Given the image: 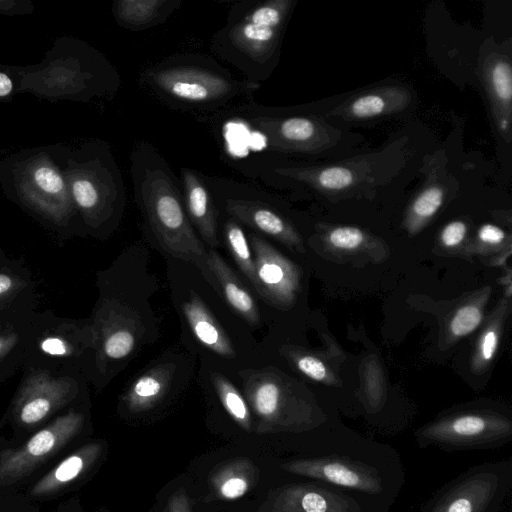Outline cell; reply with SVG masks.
<instances>
[{
    "mask_svg": "<svg viewBox=\"0 0 512 512\" xmlns=\"http://www.w3.org/2000/svg\"><path fill=\"white\" fill-rule=\"evenodd\" d=\"M281 468L389 505L404 483L398 453L389 445L361 439L324 441L313 454L287 460Z\"/></svg>",
    "mask_w": 512,
    "mask_h": 512,
    "instance_id": "cell-1",
    "label": "cell"
},
{
    "mask_svg": "<svg viewBox=\"0 0 512 512\" xmlns=\"http://www.w3.org/2000/svg\"><path fill=\"white\" fill-rule=\"evenodd\" d=\"M131 175L136 201L161 247L175 258L195 264L215 286L208 252L192 228L166 160L151 144L140 142L132 152Z\"/></svg>",
    "mask_w": 512,
    "mask_h": 512,
    "instance_id": "cell-2",
    "label": "cell"
},
{
    "mask_svg": "<svg viewBox=\"0 0 512 512\" xmlns=\"http://www.w3.org/2000/svg\"><path fill=\"white\" fill-rule=\"evenodd\" d=\"M141 84L161 102L189 112H222L252 97L259 84L236 79L199 54L170 56L142 71Z\"/></svg>",
    "mask_w": 512,
    "mask_h": 512,
    "instance_id": "cell-3",
    "label": "cell"
},
{
    "mask_svg": "<svg viewBox=\"0 0 512 512\" xmlns=\"http://www.w3.org/2000/svg\"><path fill=\"white\" fill-rule=\"evenodd\" d=\"M292 0H266L237 9L212 40L213 51L259 84L275 64Z\"/></svg>",
    "mask_w": 512,
    "mask_h": 512,
    "instance_id": "cell-4",
    "label": "cell"
},
{
    "mask_svg": "<svg viewBox=\"0 0 512 512\" xmlns=\"http://www.w3.org/2000/svg\"><path fill=\"white\" fill-rule=\"evenodd\" d=\"M419 448L446 452L498 449L512 440V419L493 409H466L445 414L415 433Z\"/></svg>",
    "mask_w": 512,
    "mask_h": 512,
    "instance_id": "cell-5",
    "label": "cell"
},
{
    "mask_svg": "<svg viewBox=\"0 0 512 512\" xmlns=\"http://www.w3.org/2000/svg\"><path fill=\"white\" fill-rule=\"evenodd\" d=\"M511 487V459L477 464L440 487L421 512H498Z\"/></svg>",
    "mask_w": 512,
    "mask_h": 512,
    "instance_id": "cell-6",
    "label": "cell"
},
{
    "mask_svg": "<svg viewBox=\"0 0 512 512\" xmlns=\"http://www.w3.org/2000/svg\"><path fill=\"white\" fill-rule=\"evenodd\" d=\"M240 376L247 403L257 419V433L308 432L322 422L270 369L242 371Z\"/></svg>",
    "mask_w": 512,
    "mask_h": 512,
    "instance_id": "cell-7",
    "label": "cell"
},
{
    "mask_svg": "<svg viewBox=\"0 0 512 512\" xmlns=\"http://www.w3.org/2000/svg\"><path fill=\"white\" fill-rule=\"evenodd\" d=\"M239 119L261 134L266 146L280 153H318L337 143L339 130L316 116L276 115L252 97L232 107Z\"/></svg>",
    "mask_w": 512,
    "mask_h": 512,
    "instance_id": "cell-8",
    "label": "cell"
},
{
    "mask_svg": "<svg viewBox=\"0 0 512 512\" xmlns=\"http://www.w3.org/2000/svg\"><path fill=\"white\" fill-rule=\"evenodd\" d=\"M83 417L68 413L35 433L16 449L0 452V485H10L51 458L81 430Z\"/></svg>",
    "mask_w": 512,
    "mask_h": 512,
    "instance_id": "cell-9",
    "label": "cell"
},
{
    "mask_svg": "<svg viewBox=\"0 0 512 512\" xmlns=\"http://www.w3.org/2000/svg\"><path fill=\"white\" fill-rule=\"evenodd\" d=\"M268 512H365L357 497L322 482L286 484L265 504Z\"/></svg>",
    "mask_w": 512,
    "mask_h": 512,
    "instance_id": "cell-10",
    "label": "cell"
},
{
    "mask_svg": "<svg viewBox=\"0 0 512 512\" xmlns=\"http://www.w3.org/2000/svg\"><path fill=\"white\" fill-rule=\"evenodd\" d=\"M249 239L254 255L256 292L274 305L290 306L299 289L297 267L259 235L250 234Z\"/></svg>",
    "mask_w": 512,
    "mask_h": 512,
    "instance_id": "cell-11",
    "label": "cell"
},
{
    "mask_svg": "<svg viewBox=\"0 0 512 512\" xmlns=\"http://www.w3.org/2000/svg\"><path fill=\"white\" fill-rule=\"evenodd\" d=\"M482 83L487 92L494 122L500 135L511 142L512 66L510 57L500 51L486 54L480 64Z\"/></svg>",
    "mask_w": 512,
    "mask_h": 512,
    "instance_id": "cell-12",
    "label": "cell"
},
{
    "mask_svg": "<svg viewBox=\"0 0 512 512\" xmlns=\"http://www.w3.org/2000/svg\"><path fill=\"white\" fill-rule=\"evenodd\" d=\"M412 101L409 89L390 85L366 90L326 113L328 117L359 121L403 111Z\"/></svg>",
    "mask_w": 512,
    "mask_h": 512,
    "instance_id": "cell-13",
    "label": "cell"
},
{
    "mask_svg": "<svg viewBox=\"0 0 512 512\" xmlns=\"http://www.w3.org/2000/svg\"><path fill=\"white\" fill-rule=\"evenodd\" d=\"M224 209L236 222L270 236L285 245L301 248V240L293 226L275 209L256 199L227 197Z\"/></svg>",
    "mask_w": 512,
    "mask_h": 512,
    "instance_id": "cell-14",
    "label": "cell"
},
{
    "mask_svg": "<svg viewBox=\"0 0 512 512\" xmlns=\"http://www.w3.org/2000/svg\"><path fill=\"white\" fill-rule=\"evenodd\" d=\"M183 202L190 222L210 247L219 244L215 205L204 180L191 169L182 170Z\"/></svg>",
    "mask_w": 512,
    "mask_h": 512,
    "instance_id": "cell-15",
    "label": "cell"
},
{
    "mask_svg": "<svg viewBox=\"0 0 512 512\" xmlns=\"http://www.w3.org/2000/svg\"><path fill=\"white\" fill-rule=\"evenodd\" d=\"M102 449L100 443H89L80 447L40 478L32 487L31 494L43 497L64 489L95 464Z\"/></svg>",
    "mask_w": 512,
    "mask_h": 512,
    "instance_id": "cell-16",
    "label": "cell"
},
{
    "mask_svg": "<svg viewBox=\"0 0 512 512\" xmlns=\"http://www.w3.org/2000/svg\"><path fill=\"white\" fill-rule=\"evenodd\" d=\"M207 262L215 283L231 308L249 324L258 325L260 317L255 300L231 267L213 249L208 252Z\"/></svg>",
    "mask_w": 512,
    "mask_h": 512,
    "instance_id": "cell-17",
    "label": "cell"
},
{
    "mask_svg": "<svg viewBox=\"0 0 512 512\" xmlns=\"http://www.w3.org/2000/svg\"><path fill=\"white\" fill-rule=\"evenodd\" d=\"M182 311L196 339L207 349L224 358L235 356L234 348L203 301L191 294L182 305Z\"/></svg>",
    "mask_w": 512,
    "mask_h": 512,
    "instance_id": "cell-18",
    "label": "cell"
},
{
    "mask_svg": "<svg viewBox=\"0 0 512 512\" xmlns=\"http://www.w3.org/2000/svg\"><path fill=\"white\" fill-rule=\"evenodd\" d=\"M258 480L259 470L255 463L241 457L230 459L216 467L209 482L218 499L234 501L245 496Z\"/></svg>",
    "mask_w": 512,
    "mask_h": 512,
    "instance_id": "cell-19",
    "label": "cell"
},
{
    "mask_svg": "<svg viewBox=\"0 0 512 512\" xmlns=\"http://www.w3.org/2000/svg\"><path fill=\"white\" fill-rule=\"evenodd\" d=\"M180 5L179 0H119L113 9L121 26L142 31L166 21Z\"/></svg>",
    "mask_w": 512,
    "mask_h": 512,
    "instance_id": "cell-20",
    "label": "cell"
},
{
    "mask_svg": "<svg viewBox=\"0 0 512 512\" xmlns=\"http://www.w3.org/2000/svg\"><path fill=\"white\" fill-rule=\"evenodd\" d=\"M171 371L168 367H154L140 375L130 386L125 403L129 411L137 413L154 407L166 394Z\"/></svg>",
    "mask_w": 512,
    "mask_h": 512,
    "instance_id": "cell-21",
    "label": "cell"
},
{
    "mask_svg": "<svg viewBox=\"0 0 512 512\" xmlns=\"http://www.w3.org/2000/svg\"><path fill=\"white\" fill-rule=\"evenodd\" d=\"M445 188L437 182L427 183L411 202L405 219L410 232L421 229L441 208Z\"/></svg>",
    "mask_w": 512,
    "mask_h": 512,
    "instance_id": "cell-22",
    "label": "cell"
},
{
    "mask_svg": "<svg viewBox=\"0 0 512 512\" xmlns=\"http://www.w3.org/2000/svg\"><path fill=\"white\" fill-rule=\"evenodd\" d=\"M212 383L227 414L243 429L251 431L253 426L250 407L238 389L223 375L212 374Z\"/></svg>",
    "mask_w": 512,
    "mask_h": 512,
    "instance_id": "cell-23",
    "label": "cell"
},
{
    "mask_svg": "<svg viewBox=\"0 0 512 512\" xmlns=\"http://www.w3.org/2000/svg\"><path fill=\"white\" fill-rule=\"evenodd\" d=\"M224 237L234 261L256 290L257 282L252 250L245 232L232 218L225 222Z\"/></svg>",
    "mask_w": 512,
    "mask_h": 512,
    "instance_id": "cell-24",
    "label": "cell"
},
{
    "mask_svg": "<svg viewBox=\"0 0 512 512\" xmlns=\"http://www.w3.org/2000/svg\"><path fill=\"white\" fill-rule=\"evenodd\" d=\"M59 394L36 391L27 394L17 409V417L24 425H35L45 419L60 403Z\"/></svg>",
    "mask_w": 512,
    "mask_h": 512,
    "instance_id": "cell-25",
    "label": "cell"
},
{
    "mask_svg": "<svg viewBox=\"0 0 512 512\" xmlns=\"http://www.w3.org/2000/svg\"><path fill=\"white\" fill-rule=\"evenodd\" d=\"M136 342V321L128 316V318H122L117 326L109 332L105 338L103 350L109 358L119 360L131 354Z\"/></svg>",
    "mask_w": 512,
    "mask_h": 512,
    "instance_id": "cell-26",
    "label": "cell"
},
{
    "mask_svg": "<svg viewBox=\"0 0 512 512\" xmlns=\"http://www.w3.org/2000/svg\"><path fill=\"white\" fill-rule=\"evenodd\" d=\"M483 309L479 304H466L453 315L449 329L455 338H462L472 333L481 323Z\"/></svg>",
    "mask_w": 512,
    "mask_h": 512,
    "instance_id": "cell-27",
    "label": "cell"
},
{
    "mask_svg": "<svg viewBox=\"0 0 512 512\" xmlns=\"http://www.w3.org/2000/svg\"><path fill=\"white\" fill-rule=\"evenodd\" d=\"M364 239V232L357 227L351 226L335 227L327 234V240L331 246L344 250L359 247Z\"/></svg>",
    "mask_w": 512,
    "mask_h": 512,
    "instance_id": "cell-28",
    "label": "cell"
},
{
    "mask_svg": "<svg viewBox=\"0 0 512 512\" xmlns=\"http://www.w3.org/2000/svg\"><path fill=\"white\" fill-rule=\"evenodd\" d=\"M498 343L499 329L493 325L483 332L478 343L475 361L479 367L491 362L497 351Z\"/></svg>",
    "mask_w": 512,
    "mask_h": 512,
    "instance_id": "cell-29",
    "label": "cell"
},
{
    "mask_svg": "<svg viewBox=\"0 0 512 512\" xmlns=\"http://www.w3.org/2000/svg\"><path fill=\"white\" fill-rule=\"evenodd\" d=\"M35 184L46 193L60 194L64 189L61 175L52 167L41 165L33 173Z\"/></svg>",
    "mask_w": 512,
    "mask_h": 512,
    "instance_id": "cell-30",
    "label": "cell"
},
{
    "mask_svg": "<svg viewBox=\"0 0 512 512\" xmlns=\"http://www.w3.org/2000/svg\"><path fill=\"white\" fill-rule=\"evenodd\" d=\"M296 367L307 377L315 381H324L327 378V369L324 363L315 356L301 354L293 357Z\"/></svg>",
    "mask_w": 512,
    "mask_h": 512,
    "instance_id": "cell-31",
    "label": "cell"
},
{
    "mask_svg": "<svg viewBox=\"0 0 512 512\" xmlns=\"http://www.w3.org/2000/svg\"><path fill=\"white\" fill-rule=\"evenodd\" d=\"M466 233L467 224L464 221H452L441 231L440 240L446 247H456L464 240Z\"/></svg>",
    "mask_w": 512,
    "mask_h": 512,
    "instance_id": "cell-32",
    "label": "cell"
},
{
    "mask_svg": "<svg viewBox=\"0 0 512 512\" xmlns=\"http://www.w3.org/2000/svg\"><path fill=\"white\" fill-rule=\"evenodd\" d=\"M478 239L485 244L498 245L506 238V233L498 226L484 224L478 230Z\"/></svg>",
    "mask_w": 512,
    "mask_h": 512,
    "instance_id": "cell-33",
    "label": "cell"
},
{
    "mask_svg": "<svg viewBox=\"0 0 512 512\" xmlns=\"http://www.w3.org/2000/svg\"><path fill=\"white\" fill-rule=\"evenodd\" d=\"M165 512H191L189 498L183 489H178L171 495Z\"/></svg>",
    "mask_w": 512,
    "mask_h": 512,
    "instance_id": "cell-34",
    "label": "cell"
},
{
    "mask_svg": "<svg viewBox=\"0 0 512 512\" xmlns=\"http://www.w3.org/2000/svg\"><path fill=\"white\" fill-rule=\"evenodd\" d=\"M42 349L52 355H61L66 352L64 343L56 338L46 339L42 343Z\"/></svg>",
    "mask_w": 512,
    "mask_h": 512,
    "instance_id": "cell-35",
    "label": "cell"
},
{
    "mask_svg": "<svg viewBox=\"0 0 512 512\" xmlns=\"http://www.w3.org/2000/svg\"><path fill=\"white\" fill-rule=\"evenodd\" d=\"M12 90L11 79L4 73L0 72V96L8 95Z\"/></svg>",
    "mask_w": 512,
    "mask_h": 512,
    "instance_id": "cell-36",
    "label": "cell"
},
{
    "mask_svg": "<svg viewBox=\"0 0 512 512\" xmlns=\"http://www.w3.org/2000/svg\"><path fill=\"white\" fill-rule=\"evenodd\" d=\"M11 285V279L7 275L0 274V294L8 291Z\"/></svg>",
    "mask_w": 512,
    "mask_h": 512,
    "instance_id": "cell-37",
    "label": "cell"
},
{
    "mask_svg": "<svg viewBox=\"0 0 512 512\" xmlns=\"http://www.w3.org/2000/svg\"><path fill=\"white\" fill-rule=\"evenodd\" d=\"M0 348H1V342H0Z\"/></svg>",
    "mask_w": 512,
    "mask_h": 512,
    "instance_id": "cell-38",
    "label": "cell"
}]
</instances>
